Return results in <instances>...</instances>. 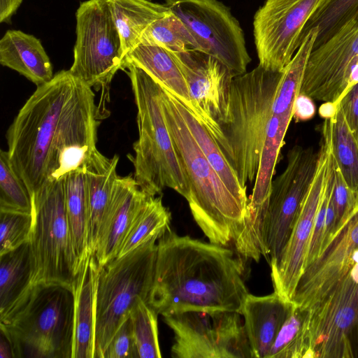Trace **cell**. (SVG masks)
Instances as JSON below:
<instances>
[{"label":"cell","mask_w":358,"mask_h":358,"mask_svg":"<svg viewBox=\"0 0 358 358\" xmlns=\"http://www.w3.org/2000/svg\"><path fill=\"white\" fill-rule=\"evenodd\" d=\"M243 266L234 252L169 229L157 240L152 287L148 303L158 315L189 310L240 313L249 294Z\"/></svg>","instance_id":"cell-1"},{"label":"cell","mask_w":358,"mask_h":358,"mask_svg":"<svg viewBox=\"0 0 358 358\" xmlns=\"http://www.w3.org/2000/svg\"><path fill=\"white\" fill-rule=\"evenodd\" d=\"M78 78L62 70L38 86L8 127L11 164L31 196L49 182L63 115Z\"/></svg>","instance_id":"cell-2"},{"label":"cell","mask_w":358,"mask_h":358,"mask_svg":"<svg viewBox=\"0 0 358 358\" xmlns=\"http://www.w3.org/2000/svg\"><path fill=\"white\" fill-rule=\"evenodd\" d=\"M161 88L165 121L189 183L187 201L191 213L210 243L226 246L242 229L248 206L229 191L211 166L181 116L173 95Z\"/></svg>","instance_id":"cell-3"},{"label":"cell","mask_w":358,"mask_h":358,"mask_svg":"<svg viewBox=\"0 0 358 358\" xmlns=\"http://www.w3.org/2000/svg\"><path fill=\"white\" fill-rule=\"evenodd\" d=\"M14 358H72L75 319L73 287L32 284L2 317Z\"/></svg>","instance_id":"cell-4"},{"label":"cell","mask_w":358,"mask_h":358,"mask_svg":"<svg viewBox=\"0 0 358 358\" xmlns=\"http://www.w3.org/2000/svg\"><path fill=\"white\" fill-rule=\"evenodd\" d=\"M137 109L138 138L134 155H128L134 168V178L140 189L150 196L168 187L189 196V183L177 155L162 106L161 86L138 66L124 63Z\"/></svg>","instance_id":"cell-5"},{"label":"cell","mask_w":358,"mask_h":358,"mask_svg":"<svg viewBox=\"0 0 358 358\" xmlns=\"http://www.w3.org/2000/svg\"><path fill=\"white\" fill-rule=\"evenodd\" d=\"M282 74L258 65L233 78L228 117L216 143L244 187L255 180Z\"/></svg>","instance_id":"cell-6"},{"label":"cell","mask_w":358,"mask_h":358,"mask_svg":"<svg viewBox=\"0 0 358 358\" xmlns=\"http://www.w3.org/2000/svg\"><path fill=\"white\" fill-rule=\"evenodd\" d=\"M162 234L101 266L96 300L95 358H103L136 302L139 299L148 302L155 278L157 240Z\"/></svg>","instance_id":"cell-7"},{"label":"cell","mask_w":358,"mask_h":358,"mask_svg":"<svg viewBox=\"0 0 358 358\" xmlns=\"http://www.w3.org/2000/svg\"><path fill=\"white\" fill-rule=\"evenodd\" d=\"M31 199L32 284L55 282L72 286L80 264L66 211L64 179L47 182Z\"/></svg>","instance_id":"cell-8"},{"label":"cell","mask_w":358,"mask_h":358,"mask_svg":"<svg viewBox=\"0 0 358 358\" xmlns=\"http://www.w3.org/2000/svg\"><path fill=\"white\" fill-rule=\"evenodd\" d=\"M76 40L69 71L96 91L107 90L124 57L108 0H87L76 12Z\"/></svg>","instance_id":"cell-9"},{"label":"cell","mask_w":358,"mask_h":358,"mask_svg":"<svg viewBox=\"0 0 358 358\" xmlns=\"http://www.w3.org/2000/svg\"><path fill=\"white\" fill-rule=\"evenodd\" d=\"M174 334L175 358H252L241 314L189 310L162 316Z\"/></svg>","instance_id":"cell-10"},{"label":"cell","mask_w":358,"mask_h":358,"mask_svg":"<svg viewBox=\"0 0 358 358\" xmlns=\"http://www.w3.org/2000/svg\"><path fill=\"white\" fill-rule=\"evenodd\" d=\"M194 38L197 50L220 62L234 77L247 72L251 58L243 31L229 7L218 0H165Z\"/></svg>","instance_id":"cell-11"},{"label":"cell","mask_w":358,"mask_h":358,"mask_svg":"<svg viewBox=\"0 0 358 358\" xmlns=\"http://www.w3.org/2000/svg\"><path fill=\"white\" fill-rule=\"evenodd\" d=\"M304 357H358V283L348 275L308 309Z\"/></svg>","instance_id":"cell-12"},{"label":"cell","mask_w":358,"mask_h":358,"mask_svg":"<svg viewBox=\"0 0 358 358\" xmlns=\"http://www.w3.org/2000/svg\"><path fill=\"white\" fill-rule=\"evenodd\" d=\"M319 158V150L295 145L287 153L285 169L272 181L265 234L270 266L278 262L289 240L315 178Z\"/></svg>","instance_id":"cell-13"},{"label":"cell","mask_w":358,"mask_h":358,"mask_svg":"<svg viewBox=\"0 0 358 358\" xmlns=\"http://www.w3.org/2000/svg\"><path fill=\"white\" fill-rule=\"evenodd\" d=\"M327 0H265L254 15L259 65L282 71L301 45L310 17Z\"/></svg>","instance_id":"cell-14"},{"label":"cell","mask_w":358,"mask_h":358,"mask_svg":"<svg viewBox=\"0 0 358 358\" xmlns=\"http://www.w3.org/2000/svg\"><path fill=\"white\" fill-rule=\"evenodd\" d=\"M187 82L194 113L217 141L228 117L233 78L215 57L188 48L171 51Z\"/></svg>","instance_id":"cell-15"},{"label":"cell","mask_w":358,"mask_h":358,"mask_svg":"<svg viewBox=\"0 0 358 358\" xmlns=\"http://www.w3.org/2000/svg\"><path fill=\"white\" fill-rule=\"evenodd\" d=\"M358 60V13L308 57L299 94L337 103L348 90L352 65Z\"/></svg>","instance_id":"cell-16"},{"label":"cell","mask_w":358,"mask_h":358,"mask_svg":"<svg viewBox=\"0 0 358 358\" xmlns=\"http://www.w3.org/2000/svg\"><path fill=\"white\" fill-rule=\"evenodd\" d=\"M358 249V203L318 257L302 271L291 301L309 309L325 298L348 274Z\"/></svg>","instance_id":"cell-17"},{"label":"cell","mask_w":358,"mask_h":358,"mask_svg":"<svg viewBox=\"0 0 358 358\" xmlns=\"http://www.w3.org/2000/svg\"><path fill=\"white\" fill-rule=\"evenodd\" d=\"M319 151L317 169L310 189L302 204L278 262L271 266L274 292L290 301L303 271L315 217L327 178L331 150L325 134H322Z\"/></svg>","instance_id":"cell-18"},{"label":"cell","mask_w":358,"mask_h":358,"mask_svg":"<svg viewBox=\"0 0 358 358\" xmlns=\"http://www.w3.org/2000/svg\"><path fill=\"white\" fill-rule=\"evenodd\" d=\"M148 196L131 175L117 176L94 254L101 266L117 257L123 241Z\"/></svg>","instance_id":"cell-19"},{"label":"cell","mask_w":358,"mask_h":358,"mask_svg":"<svg viewBox=\"0 0 358 358\" xmlns=\"http://www.w3.org/2000/svg\"><path fill=\"white\" fill-rule=\"evenodd\" d=\"M294 303L275 292L265 296L248 294L240 314L251 350L252 358H267L282 324Z\"/></svg>","instance_id":"cell-20"},{"label":"cell","mask_w":358,"mask_h":358,"mask_svg":"<svg viewBox=\"0 0 358 358\" xmlns=\"http://www.w3.org/2000/svg\"><path fill=\"white\" fill-rule=\"evenodd\" d=\"M100 268L96 257L88 256L72 285L75 319L72 358H95L96 300Z\"/></svg>","instance_id":"cell-21"},{"label":"cell","mask_w":358,"mask_h":358,"mask_svg":"<svg viewBox=\"0 0 358 358\" xmlns=\"http://www.w3.org/2000/svg\"><path fill=\"white\" fill-rule=\"evenodd\" d=\"M0 64L19 73L36 87L50 81L53 69L40 39L9 29L0 40Z\"/></svg>","instance_id":"cell-22"},{"label":"cell","mask_w":358,"mask_h":358,"mask_svg":"<svg viewBox=\"0 0 358 358\" xmlns=\"http://www.w3.org/2000/svg\"><path fill=\"white\" fill-rule=\"evenodd\" d=\"M119 156L108 158L98 151L85 168L89 210V247L94 255L101 225L117 178Z\"/></svg>","instance_id":"cell-23"},{"label":"cell","mask_w":358,"mask_h":358,"mask_svg":"<svg viewBox=\"0 0 358 358\" xmlns=\"http://www.w3.org/2000/svg\"><path fill=\"white\" fill-rule=\"evenodd\" d=\"M124 63L143 70L194 112L187 82L170 50L157 45L139 44L125 56Z\"/></svg>","instance_id":"cell-24"},{"label":"cell","mask_w":358,"mask_h":358,"mask_svg":"<svg viewBox=\"0 0 358 358\" xmlns=\"http://www.w3.org/2000/svg\"><path fill=\"white\" fill-rule=\"evenodd\" d=\"M119 31L124 59L140 43L145 29L156 20L169 13L165 3L148 0H108Z\"/></svg>","instance_id":"cell-25"},{"label":"cell","mask_w":358,"mask_h":358,"mask_svg":"<svg viewBox=\"0 0 358 358\" xmlns=\"http://www.w3.org/2000/svg\"><path fill=\"white\" fill-rule=\"evenodd\" d=\"M34 262L29 241L0 255V317L3 316L32 285Z\"/></svg>","instance_id":"cell-26"},{"label":"cell","mask_w":358,"mask_h":358,"mask_svg":"<svg viewBox=\"0 0 358 358\" xmlns=\"http://www.w3.org/2000/svg\"><path fill=\"white\" fill-rule=\"evenodd\" d=\"M173 96L181 116L208 162L229 191L241 202L248 206L249 198L247 196L246 187L243 186L240 182L234 169L227 161L214 138L195 114L174 95Z\"/></svg>","instance_id":"cell-27"},{"label":"cell","mask_w":358,"mask_h":358,"mask_svg":"<svg viewBox=\"0 0 358 358\" xmlns=\"http://www.w3.org/2000/svg\"><path fill=\"white\" fill-rule=\"evenodd\" d=\"M64 200L80 268L92 255L89 247V210L84 170L73 171L64 178Z\"/></svg>","instance_id":"cell-28"},{"label":"cell","mask_w":358,"mask_h":358,"mask_svg":"<svg viewBox=\"0 0 358 358\" xmlns=\"http://www.w3.org/2000/svg\"><path fill=\"white\" fill-rule=\"evenodd\" d=\"M322 131L327 135L334 161L349 188L358 195V141L337 103L336 110L324 119Z\"/></svg>","instance_id":"cell-29"},{"label":"cell","mask_w":358,"mask_h":358,"mask_svg":"<svg viewBox=\"0 0 358 358\" xmlns=\"http://www.w3.org/2000/svg\"><path fill=\"white\" fill-rule=\"evenodd\" d=\"M292 119V113L283 115L273 114L269 119L255 185L249 196L250 206H260L268 200L275 167Z\"/></svg>","instance_id":"cell-30"},{"label":"cell","mask_w":358,"mask_h":358,"mask_svg":"<svg viewBox=\"0 0 358 358\" xmlns=\"http://www.w3.org/2000/svg\"><path fill=\"white\" fill-rule=\"evenodd\" d=\"M317 35L316 28L307 33L296 52L283 69L273 103V115L292 113L294 102L299 94L306 64Z\"/></svg>","instance_id":"cell-31"},{"label":"cell","mask_w":358,"mask_h":358,"mask_svg":"<svg viewBox=\"0 0 358 358\" xmlns=\"http://www.w3.org/2000/svg\"><path fill=\"white\" fill-rule=\"evenodd\" d=\"M171 214L162 197L149 196L136 216L117 257H122L170 228Z\"/></svg>","instance_id":"cell-32"},{"label":"cell","mask_w":358,"mask_h":358,"mask_svg":"<svg viewBox=\"0 0 358 358\" xmlns=\"http://www.w3.org/2000/svg\"><path fill=\"white\" fill-rule=\"evenodd\" d=\"M358 13V0H327L308 21L301 44L307 33L317 29L313 50L319 47Z\"/></svg>","instance_id":"cell-33"},{"label":"cell","mask_w":358,"mask_h":358,"mask_svg":"<svg viewBox=\"0 0 358 358\" xmlns=\"http://www.w3.org/2000/svg\"><path fill=\"white\" fill-rule=\"evenodd\" d=\"M308 309L294 304L280 328L267 358H304L306 350V322Z\"/></svg>","instance_id":"cell-34"},{"label":"cell","mask_w":358,"mask_h":358,"mask_svg":"<svg viewBox=\"0 0 358 358\" xmlns=\"http://www.w3.org/2000/svg\"><path fill=\"white\" fill-rule=\"evenodd\" d=\"M156 311L139 299L130 310L133 334L138 358L162 357Z\"/></svg>","instance_id":"cell-35"},{"label":"cell","mask_w":358,"mask_h":358,"mask_svg":"<svg viewBox=\"0 0 358 358\" xmlns=\"http://www.w3.org/2000/svg\"><path fill=\"white\" fill-rule=\"evenodd\" d=\"M140 44L157 45L172 52H180L188 48L196 49L194 38L171 12L154 21L145 29Z\"/></svg>","instance_id":"cell-36"},{"label":"cell","mask_w":358,"mask_h":358,"mask_svg":"<svg viewBox=\"0 0 358 358\" xmlns=\"http://www.w3.org/2000/svg\"><path fill=\"white\" fill-rule=\"evenodd\" d=\"M0 210L32 213V199L14 170L7 150L0 152Z\"/></svg>","instance_id":"cell-37"},{"label":"cell","mask_w":358,"mask_h":358,"mask_svg":"<svg viewBox=\"0 0 358 358\" xmlns=\"http://www.w3.org/2000/svg\"><path fill=\"white\" fill-rule=\"evenodd\" d=\"M32 213L0 210V255L29 240Z\"/></svg>","instance_id":"cell-38"},{"label":"cell","mask_w":358,"mask_h":358,"mask_svg":"<svg viewBox=\"0 0 358 358\" xmlns=\"http://www.w3.org/2000/svg\"><path fill=\"white\" fill-rule=\"evenodd\" d=\"M332 160L334 178L330 199L336 216L334 235L344 224L355 208L358 203V195L347 185L333 157Z\"/></svg>","instance_id":"cell-39"},{"label":"cell","mask_w":358,"mask_h":358,"mask_svg":"<svg viewBox=\"0 0 358 358\" xmlns=\"http://www.w3.org/2000/svg\"><path fill=\"white\" fill-rule=\"evenodd\" d=\"M334 178L333 160L330 155L329 171L324 192L315 217L314 224L306 254L303 270L315 260L320 253L324 234L327 208L331 194Z\"/></svg>","instance_id":"cell-40"},{"label":"cell","mask_w":358,"mask_h":358,"mask_svg":"<svg viewBox=\"0 0 358 358\" xmlns=\"http://www.w3.org/2000/svg\"><path fill=\"white\" fill-rule=\"evenodd\" d=\"M103 358H138L129 315L113 336Z\"/></svg>","instance_id":"cell-41"},{"label":"cell","mask_w":358,"mask_h":358,"mask_svg":"<svg viewBox=\"0 0 358 358\" xmlns=\"http://www.w3.org/2000/svg\"><path fill=\"white\" fill-rule=\"evenodd\" d=\"M338 103L345 122L358 141V83L348 89Z\"/></svg>","instance_id":"cell-42"},{"label":"cell","mask_w":358,"mask_h":358,"mask_svg":"<svg viewBox=\"0 0 358 358\" xmlns=\"http://www.w3.org/2000/svg\"><path fill=\"white\" fill-rule=\"evenodd\" d=\"M315 113L313 99L307 95L299 94L294 102L292 118L296 122L306 121L311 119Z\"/></svg>","instance_id":"cell-43"},{"label":"cell","mask_w":358,"mask_h":358,"mask_svg":"<svg viewBox=\"0 0 358 358\" xmlns=\"http://www.w3.org/2000/svg\"><path fill=\"white\" fill-rule=\"evenodd\" d=\"M23 0H0V22L10 24Z\"/></svg>","instance_id":"cell-44"},{"label":"cell","mask_w":358,"mask_h":358,"mask_svg":"<svg viewBox=\"0 0 358 358\" xmlns=\"http://www.w3.org/2000/svg\"><path fill=\"white\" fill-rule=\"evenodd\" d=\"M0 358H14L10 341L6 333L0 328Z\"/></svg>","instance_id":"cell-45"},{"label":"cell","mask_w":358,"mask_h":358,"mask_svg":"<svg viewBox=\"0 0 358 358\" xmlns=\"http://www.w3.org/2000/svg\"><path fill=\"white\" fill-rule=\"evenodd\" d=\"M336 106L337 103H335L324 102L319 109L320 116L324 119L330 118L335 113L336 110Z\"/></svg>","instance_id":"cell-46"},{"label":"cell","mask_w":358,"mask_h":358,"mask_svg":"<svg viewBox=\"0 0 358 358\" xmlns=\"http://www.w3.org/2000/svg\"><path fill=\"white\" fill-rule=\"evenodd\" d=\"M357 83H358V60L352 65L350 74L348 89Z\"/></svg>","instance_id":"cell-47"},{"label":"cell","mask_w":358,"mask_h":358,"mask_svg":"<svg viewBox=\"0 0 358 358\" xmlns=\"http://www.w3.org/2000/svg\"><path fill=\"white\" fill-rule=\"evenodd\" d=\"M148 1H152V0H148Z\"/></svg>","instance_id":"cell-48"}]
</instances>
